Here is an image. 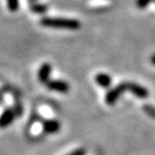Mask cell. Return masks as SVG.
I'll return each mask as SVG.
<instances>
[{"instance_id": "cell-17", "label": "cell", "mask_w": 155, "mask_h": 155, "mask_svg": "<svg viewBox=\"0 0 155 155\" xmlns=\"http://www.w3.org/2000/svg\"><path fill=\"white\" fill-rule=\"evenodd\" d=\"M69 155H70V154H69Z\"/></svg>"}, {"instance_id": "cell-6", "label": "cell", "mask_w": 155, "mask_h": 155, "mask_svg": "<svg viewBox=\"0 0 155 155\" xmlns=\"http://www.w3.org/2000/svg\"><path fill=\"white\" fill-rule=\"evenodd\" d=\"M51 72H52V66L50 63H44L41 64V67L39 68L38 70V81L40 83L46 84L48 81H50V76Z\"/></svg>"}, {"instance_id": "cell-11", "label": "cell", "mask_w": 155, "mask_h": 155, "mask_svg": "<svg viewBox=\"0 0 155 155\" xmlns=\"http://www.w3.org/2000/svg\"><path fill=\"white\" fill-rule=\"evenodd\" d=\"M154 0H136V5L138 8L140 9H145L146 7H148L150 6V2H153Z\"/></svg>"}, {"instance_id": "cell-10", "label": "cell", "mask_w": 155, "mask_h": 155, "mask_svg": "<svg viewBox=\"0 0 155 155\" xmlns=\"http://www.w3.org/2000/svg\"><path fill=\"white\" fill-rule=\"evenodd\" d=\"M7 7L11 12H16L18 9V0H7Z\"/></svg>"}, {"instance_id": "cell-16", "label": "cell", "mask_w": 155, "mask_h": 155, "mask_svg": "<svg viewBox=\"0 0 155 155\" xmlns=\"http://www.w3.org/2000/svg\"><path fill=\"white\" fill-rule=\"evenodd\" d=\"M154 1H155V0H154Z\"/></svg>"}, {"instance_id": "cell-8", "label": "cell", "mask_w": 155, "mask_h": 155, "mask_svg": "<svg viewBox=\"0 0 155 155\" xmlns=\"http://www.w3.org/2000/svg\"><path fill=\"white\" fill-rule=\"evenodd\" d=\"M95 82H97V84L99 85V86H101V87H104V89H106V87H109L111 84V78L109 75H107V74H105V72H101V74H98L97 76H95Z\"/></svg>"}, {"instance_id": "cell-5", "label": "cell", "mask_w": 155, "mask_h": 155, "mask_svg": "<svg viewBox=\"0 0 155 155\" xmlns=\"http://www.w3.org/2000/svg\"><path fill=\"white\" fill-rule=\"evenodd\" d=\"M15 117H16V113L13 109H11V108L5 109L2 111V114L0 115V127L5 129V127H9Z\"/></svg>"}, {"instance_id": "cell-13", "label": "cell", "mask_w": 155, "mask_h": 155, "mask_svg": "<svg viewBox=\"0 0 155 155\" xmlns=\"http://www.w3.org/2000/svg\"><path fill=\"white\" fill-rule=\"evenodd\" d=\"M70 155H86V152L83 148H78V150H75L74 152H71Z\"/></svg>"}, {"instance_id": "cell-3", "label": "cell", "mask_w": 155, "mask_h": 155, "mask_svg": "<svg viewBox=\"0 0 155 155\" xmlns=\"http://www.w3.org/2000/svg\"><path fill=\"white\" fill-rule=\"evenodd\" d=\"M47 90L59 92V93H68L69 92V84L64 81H59V79H50L45 84Z\"/></svg>"}, {"instance_id": "cell-4", "label": "cell", "mask_w": 155, "mask_h": 155, "mask_svg": "<svg viewBox=\"0 0 155 155\" xmlns=\"http://www.w3.org/2000/svg\"><path fill=\"white\" fill-rule=\"evenodd\" d=\"M127 91H130L139 99H146L150 95V92L147 91V89H145L144 86L137 83H127Z\"/></svg>"}, {"instance_id": "cell-9", "label": "cell", "mask_w": 155, "mask_h": 155, "mask_svg": "<svg viewBox=\"0 0 155 155\" xmlns=\"http://www.w3.org/2000/svg\"><path fill=\"white\" fill-rule=\"evenodd\" d=\"M29 8H30V11L32 12V13H36V14H45L47 9H48V7L44 4H37V2H31V5L29 6Z\"/></svg>"}, {"instance_id": "cell-15", "label": "cell", "mask_w": 155, "mask_h": 155, "mask_svg": "<svg viewBox=\"0 0 155 155\" xmlns=\"http://www.w3.org/2000/svg\"><path fill=\"white\" fill-rule=\"evenodd\" d=\"M29 1H30V2H33V1H35V0H29Z\"/></svg>"}, {"instance_id": "cell-14", "label": "cell", "mask_w": 155, "mask_h": 155, "mask_svg": "<svg viewBox=\"0 0 155 155\" xmlns=\"http://www.w3.org/2000/svg\"><path fill=\"white\" fill-rule=\"evenodd\" d=\"M150 62H152V63H153V64L155 66V54L152 56V58H150Z\"/></svg>"}, {"instance_id": "cell-12", "label": "cell", "mask_w": 155, "mask_h": 155, "mask_svg": "<svg viewBox=\"0 0 155 155\" xmlns=\"http://www.w3.org/2000/svg\"><path fill=\"white\" fill-rule=\"evenodd\" d=\"M144 111L148 115V116L152 117V118H155V108L153 107V106L145 105L144 106Z\"/></svg>"}, {"instance_id": "cell-1", "label": "cell", "mask_w": 155, "mask_h": 155, "mask_svg": "<svg viewBox=\"0 0 155 155\" xmlns=\"http://www.w3.org/2000/svg\"><path fill=\"white\" fill-rule=\"evenodd\" d=\"M43 27L54 29H68V30H78L81 28V22L72 18H62V17H43L40 20Z\"/></svg>"}, {"instance_id": "cell-7", "label": "cell", "mask_w": 155, "mask_h": 155, "mask_svg": "<svg viewBox=\"0 0 155 155\" xmlns=\"http://www.w3.org/2000/svg\"><path fill=\"white\" fill-rule=\"evenodd\" d=\"M60 129H61V124L55 120H47L43 123V130L45 133H48V134L56 133L60 131Z\"/></svg>"}, {"instance_id": "cell-2", "label": "cell", "mask_w": 155, "mask_h": 155, "mask_svg": "<svg viewBox=\"0 0 155 155\" xmlns=\"http://www.w3.org/2000/svg\"><path fill=\"white\" fill-rule=\"evenodd\" d=\"M125 91H127V82L118 84L114 89H110L107 92V94H106V98H105L106 104L109 106L115 105L117 102V100L120 99V97H121Z\"/></svg>"}]
</instances>
